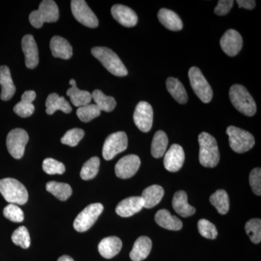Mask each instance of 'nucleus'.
Segmentation results:
<instances>
[{"instance_id": "nucleus-37", "label": "nucleus", "mask_w": 261, "mask_h": 261, "mask_svg": "<svg viewBox=\"0 0 261 261\" xmlns=\"http://www.w3.org/2000/svg\"><path fill=\"white\" fill-rule=\"evenodd\" d=\"M12 241L15 245L21 247L22 248H29L31 245L30 235L28 229L25 226L20 227L15 230L14 232L12 234Z\"/></svg>"}, {"instance_id": "nucleus-7", "label": "nucleus", "mask_w": 261, "mask_h": 261, "mask_svg": "<svg viewBox=\"0 0 261 261\" xmlns=\"http://www.w3.org/2000/svg\"><path fill=\"white\" fill-rule=\"evenodd\" d=\"M188 75L196 95L202 102H210L213 98L212 88L201 70L197 67H192L189 70Z\"/></svg>"}, {"instance_id": "nucleus-11", "label": "nucleus", "mask_w": 261, "mask_h": 261, "mask_svg": "<svg viewBox=\"0 0 261 261\" xmlns=\"http://www.w3.org/2000/svg\"><path fill=\"white\" fill-rule=\"evenodd\" d=\"M70 6L73 16L80 23L89 28H97L99 25L97 16L84 0H73Z\"/></svg>"}, {"instance_id": "nucleus-12", "label": "nucleus", "mask_w": 261, "mask_h": 261, "mask_svg": "<svg viewBox=\"0 0 261 261\" xmlns=\"http://www.w3.org/2000/svg\"><path fill=\"white\" fill-rule=\"evenodd\" d=\"M136 126L142 132H148L152 128L153 122V110L148 102L141 101L136 107L134 113Z\"/></svg>"}, {"instance_id": "nucleus-36", "label": "nucleus", "mask_w": 261, "mask_h": 261, "mask_svg": "<svg viewBox=\"0 0 261 261\" xmlns=\"http://www.w3.org/2000/svg\"><path fill=\"white\" fill-rule=\"evenodd\" d=\"M245 231L250 240L254 244H259L261 241V221L259 219H252L245 224Z\"/></svg>"}, {"instance_id": "nucleus-8", "label": "nucleus", "mask_w": 261, "mask_h": 261, "mask_svg": "<svg viewBox=\"0 0 261 261\" xmlns=\"http://www.w3.org/2000/svg\"><path fill=\"white\" fill-rule=\"evenodd\" d=\"M104 207L101 203L91 204L84 209L75 218L73 227L79 232H84L92 227L102 214Z\"/></svg>"}, {"instance_id": "nucleus-39", "label": "nucleus", "mask_w": 261, "mask_h": 261, "mask_svg": "<svg viewBox=\"0 0 261 261\" xmlns=\"http://www.w3.org/2000/svg\"><path fill=\"white\" fill-rule=\"evenodd\" d=\"M198 231L203 238L215 240L218 236L217 228L210 221L206 219H200L198 221Z\"/></svg>"}, {"instance_id": "nucleus-30", "label": "nucleus", "mask_w": 261, "mask_h": 261, "mask_svg": "<svg viewBox=\"0 0 261 261\" xmlns=\"http://www.w3.org/2000/svg\"><path fill=\"white\" fill-rule=\"evenodd\" d=\"M168 144L167 135L163 130H158L152 140L151 153L155 159L162 158L166 153Z\"/></svg>"}, {"instance_id": "nucleus-28", "label": "nucleus", "mask_w": 261, "mask_h": 261, "mask_svg": "<svg viewBox=\"0 0 261 261\" xmlns=\"http://www.w3.org/2000/svg\"><path fill=\"white\" fill-rule=\"evenodd\" d=\"M46 113L53 115L57 111H61L65 113H70L72 111L70 103L65 97H61L58 94H49L46 100Z\"/></svg>"}, {"instance_id": "nucleus-18", "label": "nucleus", "mask_w": 261, "mask_h": 261, "mask_svg": "<svg viewBox=\"0 0 261 261\" xmlns=\"http://www.w3.org/2000/svg\"><path fill=\"white\" fill-rule=\"evenodd\" d=\"M143 207L144 202L141 196H135L120 202L117 205L116 212L121 217L128 218L140 212Z\"/></svg>"}, {"instance_id": "nucleus-40", "label": "nucleus", "mask_w": 261, "mask_h": 261, "mask_svg": "<svg viewBox=\"0 0 261 261\" xmlns=\"http://www.w3.org/2000/svg\"><path fill=\"white\" fill-rule=\"evenodd\" d=\"M42 168L49 175L63 174L65 171L64 164L53 159H46L43 161Z\"/></svg>"}, {"instance_id": "nucleus-23", "label": "nucleus", "mask_w": 261, "mask_h": 261, "mask_svg": "<svg viewBox=\"0 0 261 261\" xmlns=\"http://www.w3.org/2000/svg\"><path fill=\"white\" fill-rule=\"evenodd\" d=\"M154 220L160 226L171 231H179L183 226L181 220L176 216H172L171 213L166 209L158 211L154 216Z\"/></svg>"}, {"instance_id": "nucleus-4", "label": "nucleus", "mask_w": 261, "mask_h": 261, "mask_svg": "<svg viewBox=\"0 0 261 261\" xmlns=\"http://www.w3.org/2000/svg\"><path fill=\"white\" fill-rule=\"evenodd\" d=\"M92 54L112 74L120 77L125 76L128 74V70L122 63L119 57L109 48L103 47L92 48Z\"/></svg>"}, {"instance_id": "nucleus-35", "label": "nucleus", "mask_w": 261, "mask_h": 261, "mask_svg": "<svg viewBox=\"0 0 261 261\" xmlns=\"http://www.w3.org/2000/svg\"><path fill=\"white\" fill-rule=\"evenodd\" d=\"M101 111L95 104H89L77 109L76 115L84 123L92 121L100 116Z\"/></svg>"}, {"instance_id": "nucleus-47", "label": "nucleus", "mask_w": 261, "mask_h": 261, "mask_svg": "<svg viewBox=\"0 0 261 261\" xmlns=\"http://www.w3.org/2000/svg\"><path fill=\"white\" fill-rule=\"evenodd\" d=\"M58 261H74L72 257L68 256V255H63L58 258Z\"/></svg>"}, {"instance_id": "nucleus-34", "label": "nucleus", "mask_w": 261, "mask_h": 261, "mask_svg": "<svg viewBox=\"0 0 261 261\" xmlns=\"http://www.w3.org/2000/svg\"><path fill=\"white\" fill-rule=\"evenodd\" d=\"M100 161L98 157H93L84 163L83 167L81 171L80 176L82 179L90 180L97 176L99 171Z\"/></svg>"}, {"instance_id": "nucleus-31", "label": "nucleus", "mask_w": 261, "mask_h": 261, "mask_svg": "<svg viewBox=\"0 0 261 261\" xmlns=\"http://www.w3.org/2000/svg\"><path fill=\"white\" fill-rule=\"evenodd\" d=\"M92 98L94 99V104L100 110V111L111 112L116 106V101L113 97L106 95L102 91L96 89L92 94Z\"/></svg>"}, {"instance_id": "nucleus-14", "label": "nucleus", "mask_w": 261, "mask_h": 261, "mask_svg": "<svg viewBox=\"0 0 261 261\" xmlns=\"http://www.w3.org/2000/svg\"><path fill=\"white\" fill-rule=\"evenodd\" d=\"M243 44V37L240 33L233 29L228 30L220 40L222 50L230 57L236 56L241 50Z\"/></svg>"}, {"instance_id": "nucleus-15", "label": "nucleus", "mask_w": 261, "mask_h": 261, "mask_svg": "<svg viewBox=\"0 0 261 261\" xmlns=\"http://www.w3.org/2000/svg\"><path fill=\"white\" fill-rule=\"evenodd\" d=\"M185 151L181 146L173 144L165 154L164 167L170 172H177L185 163Z\"/></svg>"}, {"instance_id": "nucleus-46", "label": "nucleus", "mask_w": 261, "mask_h": 261, "mask_svg": "<svg viewBox=\"0 0 261 261\" xmlns=\"http://www.w3.org/2000/svg\"><path fill=\"white\" fill-rule=\"evenodd\" d=\"M36 96H37V94H36V92H34V91H27V92H24V93L22 94L21 100L20 101L32 103L33 101L35 99Z\"/></svg>"}, {"instance_id": "nucleus-19", "label": "nucleus", "mask_w": 261, "mask_h": 261, "mask_svg": "<svg viewBox=\"0 0 261 261\" xmlns=\"http://www.w3.org/2000/svg\"><path fill=\"white\" fill-rule=\"evenodd\" d=\"M121 239L117 237H108L103 239L98 245V250L103 257L111 259L116 256L122 248Z\"/></svg>"}, {"instance_id": "nucleus-10", "label": "nucleus", "mask_w": 261, "mask_h": 261, "mask_svg": "<svg viewBox=\"0 0 261 261\" xmlns=\"http://www.w3.org/2000/svg\"><path fill=\"white\" fill-rule=\"evenodd\" d=\"M29 142L28 133L22 128L10 130L7 137L6 145L8 152L15 159H20L23 156L25 147Z\"/></svg>"}, {"instance_id": "nucleus-45", "label": "nucleus", "mask_w": 261, "mask_h": 261, "mask_svg": "<svg viewBox=\"0 0 261 261\" xmlns=\"http://www.w3.org/2000/svg\"><path fill=\"white\" fill-rule=\"evenodd\" d=\"M240 8H245L247 10H252L256 5V2L254 0H238L236 2Z\"/></svg>"}, {"instance_id": "nucleus-43", "label": "nucleus", "mask_w": 261, "mask_h": 261, "mask_svg": "<svg viewBox=\"0 0 261 261\" xmlns=\"http://www.w3.org/2000/svg\"><path fill=\"white\" fill-rule=\"evenodd\" d=\"M34 110L35 108L33 103L23 102V101L19 102L13 108L14 112L21 118H27L32 116L34 112Z\"/></svg>"}, {"instance_id": "nucleus-3", "label": "nucleus", "mask_w": 261, "mask_h": 261, "mask_svg": "<svg viewBox=\"0 0 261 261\" xmlns=\"http://www.w3.org/2000/svg\"><path fill=\"white\" fill-rule=\"evenodd\" d=\"M229 97L234 108L247 116H253L256 113V104L251 94L243 86L234 84L229 90Z\"/></svg>"}, {"instance_id": "nucleus-20", "label": "nucleus", "mask_w": 261, "mask_h": 261, "mask_svg": "<svg viewBox=\"0 0 261 261\" xmlns=\"http://www.w3.org/2000/svg\"><path fill=\"white\" fill-rule=\"evenodd\" d=\"M51 54L55 58L69 60L73 56V48L70 43L61 37H53L50 41Z\"/></svg>"}, {"instance_id": "nucleus-5", "label": "nucleus", "mask_w": 261, "mask_h": 261, "mask_svg": "<svg viewBox=\"0 0 261 261\" xmlns=\"http://www.w3.org/2000/svg\"><path fill=\"white\" fill-rule=\"evenodd\" d=\"M59 18V9L53 0H44L39 9L29 15V22L36 29H40L44 23H54Z\"/></svg>"}, {"instance_id": "nucleus-13", "label": "nucleus", "mask_w": 261, "mask_h": 261, "mask_svg": "<svg viewBox=\"0 0 261 261\" xmlns=\"http://www.w3.org/2000/svg\"><path fill=\"white\" fill-rule=\"evenodd\" d=\"M141 165L140 158L136 154H128L119 160L115 167L118 178L126 179L135 176Z\"/></svg>"}, {"instance_id": "nucleus-42", "label": "nucleus", "mask_w": 261, "mask_h": 261, "mask_svg": "<svg viewBox=\"0 0 261 261\" xmlns=\"http://www.w3.org/2000/svg\"><path fill=\"white\" fill-rule=\"evenodd\" d=\"M250 185L252 192L257 196L261 195V170L260 168L252 169L249 176Z\"/></svg>"}, {"instance_id": "nucleus-24", "label": "nucleus", "mask_w": 261, "mask_h": 261, "mask_svg": "<svg viewBox=\"0 0 261 261\" xmlns=\"http://www.w3.org/2000/svg\"><path fill=\"white\" fill-rule=\"evenodd\" d=\"M173 209L181 217L187 218L195 214V207L188 203L187 195L185 191H178L175 193L172 200Z\"/></svg>"}, {"instance_id": "nucleus-2", "label": "nucleus", "mask_w": 261, "mask_h": 261, "mask_svg": "<svg viewBox=\"0 0 261 261\" xmlns=\"http://www.w3.org/2000/svg\"><path fill=\"white\" fill-rule=\"evenodd\" d=\"M0 193L10 204L24 205L29 199L25 187L15 178H5L0 180Z\"/></svg>"}, {"instance_id": "nucleus-6", "label": "nucleus", "mask_w": 261, "mask_h": 261, "mask_svg": "<svg viewBox=\"0 0 261 261\" xmlns=\"http://www.w3.org/2000/svg\"><path fill=\"white\" fill-rule=\"evenodd\" d=\"M226 134L228 136L230 147L237 153L246 152L255 145L253 136L247 130L231 126L228 127Z\"/></svg>"}, {"instance_id": "nucleus-16", "label": "nucleus", "mask_w": 261, "mask_h": 261, "mask_svg": "<svg viewBox=\"0 0 261 261\" xmlns=\"http://www.w3.org/2000/svg\"><path fill=\"white\" fill-rule=\"evenodd\" d=\"M21 43L27 68L30 69L37 68L39 64V51L34 37L31 34H27L22 39Z\"/></svg>"}, {"instance_id": "nucleus-29", "label": "nucleus", "mask_w": 261, "mask_h": 261, "mask_svg": "<svg viewBox=\"0 0 261 261\" xmlns=\"http://www.w3.org/2000/svg\"><path fill=\"white\" fill-rule=\"evenodd\" d=\"M166 87L168 92L179 104H185L188 100V96L185 87L177 79L169 77L166 80Z\"/></svg>"}, {"instance_id": "nucleus-38", "label": "nucleus", "mask_w": 261, "mask_h": 261, "mask_svg": "<svg viewBox=\"0 0 261 261\" xmlns=\"http://www.w3.org/2000/svg\"><path fill=\"white\" fill-rule=\"evenodd\" d=\"M84 137V130L81 128H73L68 130L65 135L62 137L61 142L63 145L75 147L78 145L81 140Z\"/></svg>"}, {"instance_id": "nucleus-27", "label": "nucleus", "mask_w": 261, "mask_h": 261, "mask_svg": "<svg viewBox=\"0 0 261 261\" xmlns=\"http://www.w3.org/2000/svg\"><path fill=\"white\" fill-rule=\"evenodd\" d=\"M164 196V190L159 185H152L146 188L142 192V197L144 202V207L152 208L160 203Z\"/></svg>"}, {"instance_id": "nucleus-17", "label": "nucleus", "mask_w": 261, "mask_h": 261, "mask_svg": "<svg viewBox=\"0 0 261 261\" xmlns=\"http://www.w3.org/2000/svg\"><path fill=\"white\" fill-rule=\"evenodd\" d=\"M111 13L117 21L125 27H134L138 22V17L133 10L123 5H115L111 8Z\"/></svg>"}, {"instance_id": "nucleus-22", "label": "nucleus", "mask_w": 261, "mask_h": 261, "mask_svg": "<svg viewBox=\"0 0 261 261\" xmlns=\"http://www.w3.org/2000/svg\"><path fill=\"white\" fill-rule=\"evenodd\" d=\"M0 85L2 87L1 99L3 101H8L15 93V88L12 80L10 70L8 66L0 67Z\"/></svg>"}, {"instance_id": "nucleus-32", "label": "nucleus", "mask_w": 261, "mask_h": 261, "mask_svg": "<svg viewBox=\"0 0 261 261\" xmlns=\"http://www.w3.org/2000/svg\"><path fill=\"white\" fill-rule=\"evenodd\" d=\"M47 191L53 194L58 200L65 201L72 195V189L68 184L49 181L46 185Z\"/></svg>"}, {"instance_id": "nucleus-44", "label": "nucleus", "mask_w": 261, "mask_h": 261, "mask_svg": "<svg viewBox=\"0 0 261 261\" xmlns=\"http://www.w3.org/2000/svg\"><path fill=\"white\" fill-rule=\"evenodd\" d=\"M233 1L232 0H220L217 6L215 8L214 12L216 15L222 16L229 13L232 8Z\"/></svg>"}, {"instance_id": "nucleus-25", "label": "nucleus", "mask_w": 261, "mask_h": 261, "mask_svg": "<svg viewBox=\"0 0 261 261\" xmlns=\"http://www.w3.org/2000/svg\"><path fill=\"white\" fill-rule=\"evenodd\" d=\"M69 83L71 87L67 91V95L70 97L72 104L78 108L90 104L92 99V94L87 91L80 90L77 87L74 80H70Z\"/></svg>"}, {"instance_id": "nucleus-33", "label": "nucleus", "mask_w": 261, "mask_h": 261, "mask_svg": "<svg viewBox=\"0 0 261 261\" xmlns=\"http://www.w3.org/2000/svg\"><path fill=\"white\" fill-rule=\"evenodd\" d=\"M210 202L220 214L225 215L229 211V198L224 190H217L210 197Z\"/></svg>"}, {"instance_id": "nucleus-9", "label": "nucleus", "mask_w": 261, "mask_h": 261, "mask_svg": "<svg viewBox=\"0 0 261 261\" xmlns=\"http://www.w3.org/2000/svg\"><path fill=\"white\" fill-rule=\"evenodd\" d=\"M128 147V138L123 132H118L108 136L105 141L102 156L106 161H111L117 154L126 150Z\"/></svg>"}, {"instance_id": "nucleus-1", "label": "nucleus", "mask_w": 261, "mask_h": 261, "mask_svg": "<svg viewBox=\"0 0 261 261\" xmlns=\"http://www.w3.org/2000/svg\"><path fill=\"white\" fill-rule=\"evenodd\" d=\"M200 145L199 161L202 166L214 168L219 164L220 154L217 142L213 136L202 132L198 137Z\"/></svg>"}, {"instance_id": "nucleus-41", "label": "nucleus", "mask_w": 261, "mask_h": 261, "mask_svg": "<svg viewBox=\"0 0 261 261\" xmlns=\"http://www.w3.org/2000/svg\"><path fill=\"white\" fill-rule=\"evenodd\" d=\"M3 214L6 219L15 223H20L24 220L23 211L15 204H9L5 207Z\"/></svg>"}, {"instance_id": "nucleus-21", "label": "nucleus", "mask_w": 261, "mask_h": 261, "mask_svg": "<svg viewBox=\"0 0 261 261\" xmlns=\"http://www.w3.org/2000/svg\"><path fill=\"white\" fill-rule=\"evenodd\" d=\"M152 243L147 237L142 236L136 240L130 252V258L133 261H142L147 258L152 250Z\"/></svg>"}, {"instance_id": "nucleus-26", "label": "nucleus", "mask_w": 261, "mask_h": 261, "mask_svg": "<svg viewBox=\"0 0 261 261\" xmlns=\"http://www.w3.org/2000/svg\"><path fill=\"white\" fill-rule=\"evenodd\" d=\"M158 17L160 22L169 30L178 32L183 28L181 19L172 10L163 8L160 10Z\"/></svg>"}]
</instances>
